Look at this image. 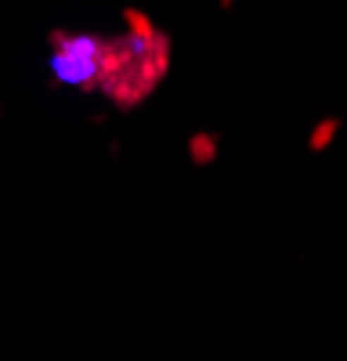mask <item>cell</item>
I'll return each mask as SVG.
<instances>
[{
    "label": "cell",
    "instance_id": "obj_2",
    "mask_svg": "<svg viewBox=\"0 0 347 361\" xmlns=\"http://www.w3.org/2000/svg\"><path fill=\"white\" fill-rule=\"evenodd\" d=\"M185 152H188V163H192V166L210 170V166L221 159V134H214V130H195V134H188Z\"/></svg>",
    "mask_w": 347,
    "mask_h": 361
},
{
    "label": "cell",
    "instance_id": "obj_4",
    "mask_svg": "<svg viewBox=\"0 0 347 361\" xmlns=\"http://www.w3.org/2000/svg\"><path fill=\"white\" fill-rule=\"evenodd\" d=\"M123 25H127V33H134V37H152L156 33V22L145 15V11H138V8H127L123 11Z\"/></svg>",
    "mask_w": 347,
    "mask_h": 361
},
{
    "label": "cell",
    "instance_id": "obj_5",
    "mask_svg": "<svg viewBox=\"0 0 347 361\" xmlns=\"http://www.w3.org/2000/svg\"><path fill=\"white\" fill-rule=\"evenodd\" d=\"M231 4H236V0H221V11H231Z\"/></svg>",
    "mask_w": 347,
    "mask_h": 361
},
{
    "label": "cell",
    "instance_id": "obj_1",
    "mask_svg": "<svg viewBox=\"0 0 347 361\" xmlns=\"http://www.w3.org/2000/svg\"><path fill=\"white\" fill-rule=\"evenodd\" d=\"M102 40L105 37H91V33H51V69L54 76L69 83V87H83V90H98V69H102Z\"/></svg>",
    "mask_w": 347,
    "mask_h": 361
},
{
    "label": "cell",
    "instance_id": "obj_3",
    "mask_svg": "<svg viewBox=\"0 0 347 361\" xmlns=\"http://www.w3.org/2000/svg\"><path fill=\"white\" fill-rule=\"evenodd\" d=\"M340 130H343V119H340V116L315 119V127L308 130V152H315V156L329 152V148L336 145V137H340Z\"/></svg>",
    "mask_w": 347,
    "mask_h": 361
}]
</instances>
